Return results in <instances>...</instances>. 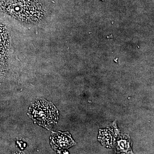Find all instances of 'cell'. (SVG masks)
<instances>
[{"label": "cell", "instance_id": "1", "mask_svg": "<svg viewBox=\"0 0 154 154\" xmlns=\"http://www.w3.org/2000/svg\"><path fill=\"white\" fill-rule=\"evenodd\" d=\"M6 9L14 17L28 22L38 20L43 13L41 6L34 0H9Z\"/></svg>", "mask_w": 154, "mask_h": 154}, {"label": "cell", "instance_id": "2", "mask_svg": "<svg viewBox=\"0 0 154 154\" xmlns=\"http://www.w3.org/2000/svg\"><path fill=\"white\" fill-rule=\"evenodd\" d=\"M31 117L36 123L48 128L56 123L58 118V112L51 102L39 101L30 108Z\"/></svg>", "mask_w": 154, "mask_h": 154}, {"label": "cell", "instance_id": "3", "mask_svg": "<svg viewBox=\"0 0 154 154\" xmlns=\"http://www.w3.org/2000/svg\"><path fill=\"white\" fill-rule=\"evenodd\" d=\"M51 144L55 149H67L75 143L69 132H53L51 137Z\"/></svg>", "mask_w": 154, "mask_h": 154}, {"label": "cell", "instance_id": "4", "mask_svg": "<svg viewBox=\"0 0 154 154\" xmlns=\"http://www.w3.org/2000/svg\"><path fill=\"white\" fill-rule=\"evenodd\" d=\"M131 142L129 137L124 136L117 142V149L119 152H122L129 153L131 152Z\"/></svg>", "mask_w": 154, "mask_h": 154}, {"label": "cell", "instance_id": "5", "mask_svg": "<svg viewBox=\"0 0 154 154\" xmlns=\"http://www.w3.org/2000/svg\"><path fill=\"white\" fill-rule=\"evenodd\" d=\"M2 35L0 33V60L5 55L6 48L5 36Z\"/></svg>", "mask_w": 154, "mask_h": 154}]
</instances>
